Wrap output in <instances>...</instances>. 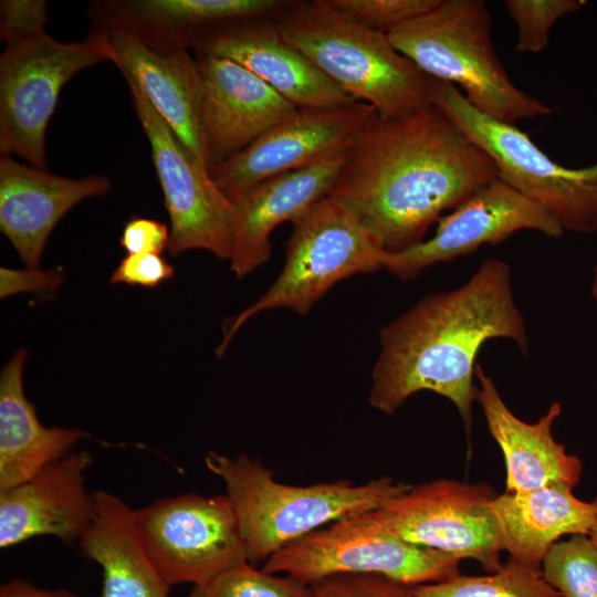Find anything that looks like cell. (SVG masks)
I'll return each mask as SVG.
<instances>
[{"mask_svg":"<svg viewBox=\"0 0 597 597\" xmlns=\"http://www.w3.org/2000/svg\"><path fill=\"white\" fill-rule=\"evenodd\" d=\"M354 21L388 33L436 8L441 0H328Z\"/></svg>","mask_w":597,"mask_h":597,"instance_id":"f546056e","label":"cell"},{"mask_svg":"<svg viewBox=\"0 0 597 597\" xmlns=\"http://www.w3.org/2000/svg\"><path fill=\"white\" fill-rule=\"evenodd\" d=\"M417 597H562L542 570L509 559L485 575L459 574L443 582L412 587Z\"/></svg>","mask_w":597,"mask_h":597,"instance_id":"484cf974","label":"cell"},{"mask_svg":"<svg viewBox=\"0 0 597 597\" xmlns=\"http://www.w3.org/2000/svg\"><path fill=\"white\" fill-rule=\"evenodd\" d=\"M274 18L226 25L206 35L193 51L239 63L298 109L358 102L285 40Z\"/></svg>","mask_w":597,"mask_h":597,"instance_id":"ac0fdd59","label":"cell"},{"mask_svg":"<svg viewBox=\"0 0 597 597\" xmlns=\"http://www.w3.org/2000/svg\"><path fill=\"white\" fill-rule=\"evenodd\" d=\"M91 454L69 453L31 479L0 491V547L36 536L80 542L95 515L94 493L86 489Z\"/></svg>","mask_w":597,"mask_h":597,"instance_id":"e0dca14e","label":"cell"},{"mask_svg":"<svg viewBox=\"0 0 597 597\" xmlns=\"http://www.w3.org/2000/svg\"><path fill=\"white\" fill-rule=\"evenodd\" d=\"M292 224L281 273L260 298L232 320L216 349L218 357L258 313L286 307L305 315L337 282L384 269L387 253L349 210L328 196Z\"/></svg>","mask_w":597,"mask_h":597,"instance_id":"52a82bcc","label":"cell"},{"mask_svg":"<svg viewBox=\"0 0 597 597\" xmlns=\"http://www.w3.org/2000/svg\"><path fill=\"white\" fill-rule=\"evenodd\" d=\"M461 561L401 540L374 509L338 519L293 541L269 557L262 569L307 586L336 574H374L413 587L461 574Z\"/></svg>","mask_w":597,"mask_h":597,"instance_id":"ba28073f","label":"cell"},{"mask_svg":"<svg viewBox=\"0 0 597 597\" xmlns=\"http://www.w3.org/2000/svg\"><path fill=\"white\" fill-rule=\"evenodd\" d=\"M281 0H96L88 6L93 25L129 31L149 42L195 48L226 25L276 17Z\"/></svg>","mask_w":597,"mask_h":597,"instance_id":"7402d4cb","label":"cell"},{"mask_svg":"<svg viewBox=\"0 0 597 597\" xmlns=\"http://www.w3.org/2000/svg\"><path fill=\"white\" fill-rule=\"evenodd\" d=\"M429 98L493 159L498 178L538 205L564 231L597 230V163L569 168L554 161L515 125L475 109L451 83L429 77Z\"/></svg>","mask_w":597,"mask_h":597,"instance_id":"8992f818","label":"cell"},{"mask_svg":"<svg viewBox=\"0 0 597 597\" xmlns=\"http://www.w3.org/2000/svg\"><path fill=\"white\" fill-rule=\"evenodd\" d=\"M0 597H78L67 589L40 588L23 579H12L1 585Z\"/></svg>","mask_w":597,"mask_h":597,"instance_id":"d590c367","label":"cell"},{"mask_svg":"<svg viewBox=\"0 0 597 597\" xmlns=\"http://www.w3.org/2000/svg\"><path fill=\"white\" fill-rule=\"evenodd\" d=\"M108 61L100 38L60 42L46 32L6 46L0 56V155L45 169V133L61 90L78 72Z\"/></svg>","mask_w":597,"mask_h":597,"instance_id":"9c48e42d","label":"cell"},{"mask_svg":"<svg viewBox=\"0 0 597 597\" xmlns=\"http://www.w3.org/2000/svg\"><path fill=\"white\" fill-rule=\"evenodd\" d=\"M135 114L150 145L153 163L170 219L168 251L177 256L201 249L230 260L233 202L209 169L187 148L139 88L127 82Z\"/></svg>","mask_w":597,"mask_h":597,"instance_id":"8fae6325","label":"cell"},{"mask_svg":"<svg viewBox=\"0 0 597 597\" xmlns=\"http://www.w3.org/2000/svg\"><path fill=\"white\" fill-rule=\"evenodd\" d=\"M195 60L209 169L229 160L298 109L232 60L197 52Z\"/></svg>","mask_w":597,"mask_h":597,"instance_id":"2e32d148","label":"cell"},{"mask_svg":"<svg viewBox=\"0 0 597 597\" xmlns=\"http://www.w3.org/2000/svg\"><path fill=\"white\" fill-rule=\"evenodd\" d=\"M476 400L481 406L488 430L502 450L506 469L505 491L527 492L553 483L578 485L583 473L582 460L566 452L552 433L554 421L562 413L558 401L534 423L516 417L501 397L493 379L478 363Z\"/></svg>","mask_w":597,"mask_h":597,"instance_id":"44dd1931","label":"cell"},{"mask_svg":"<svg viewBox=\"0 0 597 597\" xmlns=\"http://www.w3.org/2000/svg\"><path fill=\"white\" fill-rule=\"evenodd\" d=\"M588 537L597 551V521L594 523L593 527L590 528Z\"/></svg>","mask_w":597,"mask_h":597,"instance_id":"74e56055","label":"cell"},{"mask_svg":"<svg viewBox=\"0 0 597 597\" xmlns=\"http://www.w3.org/2000/svg\"><path fill=\"white\" fill-rule=\"evenodd\" d=\"M311 597H417L412 587L374 574H336L310 585Z\"/></svg>","mask_w":597,"mask_h":597,"instance_id":"4dcf8cb0","label":"cell"},{"mask_svg":"<svg viewBox=\"0 0 597 597\" xmlns=\"http://www.w3.org/2000/svg\"><path fill=\"white\" fill-rule=\"evenodd\" d=\"M64 279L57 269L27 270L0 269V296L2 298L19 292H31L40 297L51 298L57 292Z\"/></svg>","mask_w":597,"mask_h":597,"instance_id":"836d02e7","label":"cell"},{"mask_svg":"<svg viewBox=\"0 0 597 597\" xmlns=\"http://www.w3.org/2000/svg\"><path fill=\"white\" fill-rule=\"evenodd\" d=\"M27 350L18 349L0 374V491L31 479L87 437L75 428L44 427L23 388Z\"/></svg>","mask_w":597,"mask_h":597,"instance_id":"d4e9b609","label":"cell"},{"mask_svg":"<svg viewBox=\"0 0 597 597\" xmlns=\"http://www.w3.org/2000/svg\"><path fill=\"white\" fill-rule=\"evenodd\" d=\"M48 20L44 0H1L0 41L6 46L36 36Z\"/></svg>","mask_w":597,"mask_h":597,"instance_id":"1f68e13d","label":"cell"},{"mask_svg":"<svg viewBox=\"0 0 597 597\" xmlns=\"http://www.w3.org/2000/svg\"><path fill=\"white\" fill-rule=\"evenodd\" d=\"M387 34L427 76L460 86L468 102L494 121L515 125L553 112L510 78L495 53L483 0H441Z\"/></svg>","mask_w":597,"mask_h":597,"instance_id":"5b68a950","label":"cell"},{"mask_svg":"<svg viewBox=\"0 0 597 597\" xmlns=\"http://www.w3.org/2000/svg\"><path fill=\"white\" fill-rule=\"evenodd\" d=\"M596 385H597V383H596Z\"/></svg>","mask_w":597,"mask_h":597,"instance_id":"f35d334b","label":"cell"},{"mask_svg":"<svg viewBox=\"0 0 597 597\" xmlns=\"http://www.w3.org/2000/svg\"><path fill=\"white\" fill-rule=\"evenodd\" d=\"M495 496L488 483L438 479L412 485L375 511L401 540L460 559H473L492 573L503 565L491 507Z\"/></svg>","mask_w":597,"mask_h":597,"instance_id":"7c38bea8","label":"cell"},{"mask_svg":"<svg viewBox=\"0 0 597 597\" xmlns=\"http://www.w3.org/2000/svg\"><path fill=\"white\" fill-rule=\"evenodd\" d=\"M169 239L170 233L165 223L135 216L124 224L119 241L127 254H160L168 249Z\"/></svg>","mask_w":597,"mask_h":597,"instance_id":"e575fe53","label":"cell"},{"mask_svg":"<svg viewBox=\"0 0 597 597\" xmlns=\"http://www.w3.org/2000/svg\"><path fill=\"white\" fill-rule=\"evenodd\" d=\"M541 569L562 597H597V551L588 535H572L553 544Z\"/></svg>","mask_w":597,"mask_h":597,"instance_id":"4316f807","label":"cell"},{"mask_svg":"<svg viewBox=\"0 0 597 597\" xmlns=\"http://www.w3.org/2000/svg\"><path fill=\"white\" fill-rule=\"evenodd\" d=\"M189 597H311V588L244 562L202 585L192 586Z\"/></svg>","mask_w":597,"mask_h":597,"instance_id":"83f0119b","label":"cell"},{"mask_svg":"<svg viewBox=\"0 0 597 597\" xmlns=\"http://www.w3.org/2000/svg\"><path fill=\"white\" fill-rule=\"evenodd\" d=\"M348 154L265 179L232 201L233 235L229 261L230 270L238 279L270 259V235L279 224L293 222L328 195Z\"/></svg>","mask_w":597,"mask_h":597,"instance_id":"ffe728a7","label":"cell"},{"mask_svg":"<svg viewBox=\"0 0 597 597\" xmlns=\"http://www.w3.org/2000/svg\"><path fill=\"white\" fill-rule=\"evenodd\" d=\"M496 177L493 159L430 104L396 119L373 116L327 196L396 253Z\"/></svg>","mask_w":597,"mask_h":597,"instance_id":"6da1fadb","label":"cell"},{"mask_svg":"<svg viewBox=\"0 0 597 597\" xmlns=\"http://www.w3.org/2000/svg\"><path fill=\"white\" fill-rule=\"evenodd\" d=\"M91 30L126 82L139 88L179 139L209 169L200 121V76L188 49L153 43L115 27L93 25Z\"/></svg>","mask_w":597,"mask_h":597,"instance_id":"9a60e30c","label":"cell"},{"mask_svg":"<svg viewBox=\"0 0 597 597\" xmlns=\"http://www.w3.org/2000/svg\"><path fill=\"white\" fill-rule=\"evenodd\" d=\"M283 38L327 77L383 119L430 105L429 77L391 43L328 0L290 2L275 18Z\"/></svg>","mask_w":597,"mask_h":597,"instance_id":"277c9868","label":"cell"},{"mask_svg":"<svg viewBox=\"0 0 597 597\" xmlns=\"http://www.w3.org/2000/svg\"><path fill=\"white\" fill-rule=\"evenodd\" d=\"M172 276L174 268L160 254H127L114 270L111 282L155 287Z\"/></svg>","mask_w":597,"mask_h":597,"instance_id":"d6a6232c","label":"cell"},{"mask_svg":"<svg viewBox=\"0 0 597 597\" xmlns=\"http://www.w3.org/2000/svg\"><path fill=\"white\" fill-rule=\"evenodd\" d=\"M584 0H506L504 6L516 24L515 50L540 53L548 44L553 25L563 17L579 11Z\"/></svg>","mask_w":597,"mask_h":597,"instance_id":"f1b7e54d","label":"cell"},{"mask_svg":"<svg viewBox=\"0 0 597 597\" xmlns=\"http://www.w3.org/2000/svg\"><path fill=\"white\" fill-rule=\"evenodd\" d=\"M520 230L559 238L563 228L538 205L495 178L437 221L434 234L400 252L387 253L384 269L402 281L425 269L495 245Z\"/></svg>","mask_w":597,"mask_h":597,"instance_id":"5bb4252c","label":"cell"},{"mask_svg":"<svg viewBox=\"0 0 597 597\" xmlns=\"http://www.w3.org/2000/svg\"><path fill=\"white\" fill-rule=\"evenodd\" d=\"M205 463L224 484L252 565L338 519L378 509L412 486L388 475L363 484L338 480L292 485L276 481L270 469L247 454L210 451Z\"/></svg>","mask_w":597,"mask_h":597,"instance_id":"3957f363","label":"cell"},{"mask_svg":"<svg viewBox=\"0 0 597 597\" xmlns=\"http://www.w3.org/2000/svg\"><path fill=\"white\" fill-rule=\"evenodd\" d=\"M94 499V519L78 544L102 569L100 597H169L171 586L142 541L134 509L103 490Z\"/></svg>","mask_w":597,"mask_h":597,"instance_id":"cb8c5ba5","label":"cell"},{"mask_svg":"<svg viewBox=\"0 0 597 597\" xmlns=\"http://www.w3.org/2000/svg\"><path fill=\"white\" fill-rule=\"evenodd\" d=\"M492 338L511 339L528 352L511 269L500 259L484 260L464 284L425 296L380 329L369 405L392 415L413 394L432 391L454 405L470 434L475 360Z\"/></svg>","mask_w":597,"mask_h":597,"instance_id":"7a4b0ae2","label":"cell"},{"mask_svg":"<svg viewBox=\"0 0 597 597\" xmlns=\"http://www.w3.org/2000/svg\"><path fill=\"white\" fill-rule=\"evenodd\" d=\"M134 516L149 556L171 587L199 586L248 562L226 493L163 498L134 510Z\"/></svg>","mask_w":597,"mask_h":597,"instance_id":"30bf717a","label":"cell"},{"mask_svg":"<svg viewBox=\"0 0 597 597\" xmlns=\"http://www.w3.org/2000/svg\"><path fill=\"white\" fill-rule=\"evenodd\" d=\"M102 175L66 178L0 158V229L27 268L39 269L56 223L78 202L108 193Z\"/></svg>","mask_w":597,"mask_h":597,"instance_id":"d6986e66","label":"cell"},{"mask_svg":"<svg viewBox=\"0 0 597 597\" xmlns=\"http://www.w3.org/2000/svg\"><path fill=\"white\" fill-rule=\"evenodd\" d=\"M377 113L365 102L296 109L249 147L210 169L216 186L233 201L271 177L305 169L352 149Z\"/></svg>","mask_w":597,"mask_h":597,"instance_id":"4fadbf2b","label":"cell"},{"mask_svg":"<svg viewBox=\"0 0 597 597\" xmlns=\"http://www.w3.org/2000/svg\"><path fill=\"white\" fill-rule=\"evenodd\" d=\"M590 294L597 308V264L593 269Z\"/></svg>","mask_w":597,"mask_h":597,"instance_id":"8d00e7d4","label":"cell"},{"mask_svg":"<svg viewBox=\"0 0 597 597\" xmlns=\"http://www.w3.org/2000/svg\"><path fill=\"white\" fill-rule=\"evenodd\" d=\"M567 483H553L521 493L496 494L491 507L502 549L510 559L542 570L553 544L564 535H588L597 521V496L582 501Z\"/></svg>","mask_w":597,"mask_h":597,"instance_id":"603a6c76","label":"cell"}]
</instances>
